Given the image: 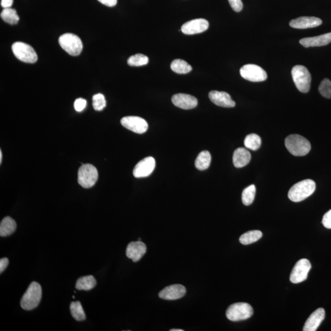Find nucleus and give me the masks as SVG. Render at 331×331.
Masks as SVG:
<instances>
[{
	"mask_svg": "<svg viewBox=\"0 0 331 331\" xmlns=\"http://www.w3.org/2000/svg\"><path fill=\"white\" fill-rule=\"evenodd\" d=\"M233 160L234 166L237 168H241L250 163L251 154L245 148H238L234 152Z\"/></svg>",
	"mask_w": 331,
	"mask_h": 331,
	"instance_id": "412c9836",
	"label": "nucleus"
},
{
	"mask_svg": "<svg viewBox=\"0 0 331 331\" xmlns=\"http://www.w3.org/2000/svg\"><path fill=\"white\" fill-rule=\"evenodd\" d=\"M256 187L251 185L244 190L242 194V201L245 206H250L255 198Z\"/></svg>",
	"mask_w": 331,
	"mask_h": 331,
	"instance_id": "c756f323",
	"label": "nucleus"
},
{
	"mask_svg": "<svg viewBox=\"0 0 331 331\" xmlns=\"http://www.w3.org/2000/svg\"><path fill=\"white\" fill-rule=\"evenodd\" d=\"M321 24L322 20L316 17H300L289 22L290 26L298 29L314 28Z\"/></svg>",
	"mask_w": 331,
	"mask_h": 331,
	"instance_id": "a211bd4d",
	"label": "nucleus"
},
{
	"mask_svg": "<svg viewBox=\"0 0 331 331\" xmlns=\"http://www.w3.org/2000/svg\"><path fill=\"white\" fill-rule=\"evenodd\" d=\"M300 43L305 48L326 46L331 43V33L318 36L303 38L300 40Z\"/></svg>",
	"mask_w": 331,
	"mask_h": 331,
	"instance_id": "aec40b11",
	"label": "nucleus"
},
{
	"mask_svg": "<svg viewBox=\"0 0 331 331\" xmlns=\"http://www.w3.org/2000/svg\"><path fill=\"white\" fill-rule=\"evenodd\" d=\"M96 285V281L92 275H87L79 278L76 284V288L78 290L89 291L94 288Z\"/></svg>",
	"mask_w": 331,
	"mask_h": 331,
	"instance_id": "5701e85b",
	"label": "nucleus"
},
{
	"mask_svg": "<svg viewBox=\"0 0 331 331\" xmlns=\"http://www.w3.org/2000/svg\"><path fill=\"white\" fill-rule=\"evenodd\" d=\"M42 298V286L36 282H32L23 295L20 306L25 310H33L39 305Z\"/></svg>",
	"mask_w": 331,
	"mask_h": 331,
	"instance_id": "7ed1b4c3",
	"label": "nucleus"
},
{
	"mask_svg": "<svg viewBox=\"0 0 331 331\" xmlns=\"http://www.w3.org/2000/svg\"><path fill=\"white\" fill-rule=\"evenodd\" d=\"M138 241H141V238H138Z\"/></svg>",
	"mask_w": 331,
	"mask_h": 331,
	"instance_id": "79ce46f5",
	"label": "nucleus"
},
{
	"mask_svg": "<svg viewBox=\"0 0 331 331\" xmlns=\"http://www.w3.org/2000/svg\"><path fill=\"white\" fill-rule=\"evenodd\" d=\"M319 92L323 97L331 98V82L328 79H324L321 81L319 86Z\"/></svg>",
	"mask_w": 331,
	"mask_h": 331,
	"instance_id": "2f4dec72",
	"label": "nucleus"
},
{
	"mask_svg": "<svg viewBox=\"0 0 331 331\" xmlns=\"http://www.w3.org/2000/svg\"><path fill=\"white\" fill-rule=\"evenodd\" d=\"M209 23L204 19H196L187 22L181 26V31L186 34L203 33L209 28Z\"/></svg>",
	"mask_w": 331,
	"mask_h": 331,
	"instance_id": "ddd939ff",
	"label": "nucleus"
},
{
	"mask_svg": "<svg viewBox=\"0 0 331 331\" xmlns=\"http://www.w3.org/2000/svg\"><path fill=\"white\" fill-rule=\"evenodd\" d=\"M322 224L325 228L331 229V209L324 215Z\"/></svg>",
	"mask_w": 331,
	"mask_h": 331,
	"instance_id": "c9c22d12",
	"label": "nucleus"
},
{
	"mask_svg": "<svg viewBox=\"0 0 331 331\" xmlns=\"http://www.w3.org/2000/svg\"><path fill=\"white\" fill-rule=\"evenodd\" d=\"M12 51L17 59L27 63H34L38 60V55L34 49L27 44L16 42L12 46Z\"/></svg>",
	"mask_w": 331,
	"mask_h": 331,
	"instance_id": "6e6552de",
	"label": "nucleus"
},
{
	"mask_svg": "<svg viewBox=\"0 0 331 331\" xmlns=\"http://www.w3.org/2000/svg\"><path fill=\"white\" fill-rule=\"evenodd\" d=\"M171 331H183V330L180 329H171Z\"/></svg>",
	"mask_w": 331,
	"mask_h": 331,
	"instance_id": "a19ab883",
	"label": "nucleus"
},
{
	"mask_svg": "<svg viewBox=\"0 0 331 331\" xmlns=\"http://www.w3.org/2000/svg\"><path fill=\"white\" fill-rule=\"evenodd\" d=\"M87 105V101L83 98H78L75 102V109L77 112H82Z\"/></svg>",
	"mask_w": 331,
	"mask_h": 331,
	"instance_id": "72a5a7b5",
	"label": "nucleus"
},
{
	"mask_svg": "<svg viewBox=\"0 0 331 331\" xmlns=\"http://www.w3.org/2000/svg\"><path fill=\"white\" fill-rule=\"evenodd\" d=\"M147 251V247L144 243L141 241L132 242L127 246L126 254L128 259H131L133 262H137Z\"/></svg>",
	"mask_w": 331,
	"mask_h": 331,
	"instance_id": "f3484780",
	"label": "nucleus"
},
{
	"mask_svg": "<svg viewBox=\"0 0 331 331\" xmlns=\"http://www.w3.org/2000/svg\"><path fill=\"white\" fill-rule=\"evenodd\" d=\"M2 157H3L2 151L0 150V163H2Z\"/></svg>",
	"mask_w": 331,
	"mask_h": 331,
	"instance_id": "ea45409f",
	"label": "nucleus"
},
{
	"mask_svg": "<svg viewBox=\"0 0 331 331\" xmlns=\"http://www.w3.org/2000/svg\"><path fill=\"white\" fill-rule=\"evenodd\" d=\"M156 162L153 157H148L140 161L134 167L133 175L136 178L149 176L154 171Z\"/></svg>",
	"mask_w": 331,
	"mask_h": 331,
	"instance_id": "f8f14e48",
	"label": "nucleus"
},
{
	"mask_svg": "<svg viewBox=\"0 0 331 331\" xmlns=\"http://www.w3.org/2000/svg\"><path fill=\"white\" fill-rule=\"evenodd\" d=\"M240 74L246 80L259 83L265 81L268 78L267 73L260 66L253 64L243 66L240 69Z\"/></svg>",
	"mask_w": 331,
	"mask_h": 331,
	"instance_id": "1a4fd4ad",
	"label": "nucleus"
},
{
	"mask_svg": "<svg viewBox=\"0 0 331 331\" xmlns=\"http://www.w3.org/2000/svg\"><path fill=\"white\" fill-rule=\"evenodd\" d=\"M285 146L294 156H305L311 150V144L305 137L299 134H291L285 139Z\"/></svg>",
	"mask_w": 331,
	"mask_h": 331,
	"instance_id": "f03ea898",
	"label": "nucleus"
},
{
	"mask_svg": "<svg viewBox=\"0 0 331 331\" xmlns=\"http://www.w3.org/2000/svg\"><path fill=\"white\" fill-rule=\"evenodd\" d=\"M127 62L131 66H143L149 63V58L146 55L137 54L129 58Z\"/></svg>",
	"mask_w": 331,
	"mask_h": 331,
	"instance_id": "7c9ffc66",
	"label": "nucleus"
},
{
	"mask_svg": "<svg viewBox=\"0 0 331 331\" xmlns=\"http://www.w3.org/2000/svg\"><path fill=\"white\" fill-rule=\"evenodd\" d=\"M312 266L309 261L301 259L298 261L290 275L289 279L292 283H300L307 279L308 274Z\"/></svg>",
	"mask_w": 331,
	"mask_h": 331,
	"instance_id": "9d476101",
	"label": "nucleus"
},
{
	"mask_svg": "<svg viewBox=\"0 0 331 331\" xmlns=\"http://www.w3.org/2000/svg\"><path fill=\"white\" fill-rule=\"evenodd\" d=\"M292 79L299 91L302 93H307L311 85V75L306 67L303 65H296L291 71Z\"/></svg>",
	"mask_w": 331,
	"mask_h": 331,
	"instance_id": "20e7f679",
	"label": "nucleus"
},
{
	"mask_svg": "<svg viewBox=\"0 0 331 331\" xmlns=\"http://www.w3.org/2000/svg\"><path fill=\"white\" fill-rule=\"evenodd\" d=\"M316 184L311 179H306L294 185L289 190L288 198L291 201L298 202L305 200L315 192Z\"/></svg>",
	"mask_w": 331,
	"mask_h": 331,
	"instance_id": "f257e3e1",
	"label": "nucleus"
},
{
	"mask_svg": "<svg viewBox=\"0 0 331 331\" xmlns=\"http://www.w3.org/2000/svg\"><path fill=\"white\" fill-rule=\"evenodd\" d=\"M13 5V0H2L1 6L4 8H9Z\"/></svg>",
	"mask_w": 331,
	"mask_h": 331,
	"instance_id": "58836bf2",
	"label": "nucleus"
},
{
	"mask_svg": "<svg viewBox=\"0 0 331 331\" xmlns=\"http://www.w3.org/2000/svg\"><path fill=\"white\" fill-rule=\"evenodd\" d=\"M98 178L97 169L90 164L81 166L78 171V182L85 189H89L95 186Z\"/></svg>",
	"mask_w": 331,
	"mask_h": 331,
	"instance_id": "0eeeda50",
	"label": "nucleus"
},
{
	"mask_svg": "<svg viewBox=\"0 0 331 331\" xmlns=\"http://www.w3.org/2000/svg\"><path fill=\"white\" fill-rule=\"evenodd\" d=\"M171 68L177 74H187L192 70V67L187 61L181 59H176L172 61Z\"/></svg>",
	"mask_w": 331,
	"mask_h": 331,
	"instance_id": "a878e982",
	"label": "nucleus"
},
{
	"mask_svg": "<svg viewBox=\"0 0 331 331\" xmlns=\"http://www.w3.org/2000/svg\"><path fill=\"white\" fill-rule=\"evenodd\" d=\"M209 97L213 103L218 106L230 108L234 107L236 105V102L227 92L211 91L209 93Z\"/></svg>",
	"mask_w": 331,
	"mask_h": 331,
	"instance_id": "2eb2a0df",
	"label": "nucleus"
},
{
	"mask_svg": "<svg viewBox=\"0 0 331 331\" xmlns=\"http://www.w3.org/2000/svg\"><path fill=\"white\" fill-rule=\"evenodd\" d=\"M17 224L14 219L10 216H7L2 219L0 224V236L7 237L16 231Z\"/></svg>",
	"mask_w": 331,
	"mask_h": 331,
	"instance_id": "4be33fe9",
	"label": "nucleus"
},
{
	"mask_svg": "<svg viewBox=\"0 0 331 331\" xmlns=\"http://www.w3.org/2000/svg\"><path fill=\"white\" fill-rule=\"evenodd\" d=\"M98 1L109 7H113L117 4V0H98Z\"/></svg>",
	"mask_w": 331,
	"mask_h": 331,
	"instance_id": "4c0bfd02",
	"label": "nucleus"
},
{
	"mask_svg": "<svg viewBox=\"0 0 331 331\" xmlns=\"http://www.w3.org/2000/svg\"><path fill=\"white\" fill-rule=\"evenodd\" d=\"M58 43L61 48L72 56H78L83 51V42L76 34H63L58 39Z\"/></svg>",
	"mask_w": 331,
	"mask_h": 331,
	"instance_id": "423d86ee",
	"label": "nucleus"
},
{
	"mask_svg": "<svg viewBox=\"0 0 331 331\" xmlns=\"http://www.w3.org/2000/svg\"><path fill=\"white\" fill-rule=\"evenodd\" d=\"M70 311L72 317L76 321H82L86 320V313L84 312L83 306L79 301L72 302L70 304Z\"/></svg>",
	"mask_w": 331,
	"mask_h": 331,
	"instance_id": "bb28decb",
	"label": "nucleus"
},
{
	"mask_svg": "<svg viewBox=\"0 0 331 331\" xmlns=\"http://www.w3.org/2000/svg\"><path fill=\"white\" fill-rule=\"evenodd\" d=\"M253 314V309L250 304L238 303L232 304L228 307L226 315L228 320L239 321L247 320Z\"/></svg>",
	"mask_w": 331,
	"mask_h": 331,
	"instance_id": "39448f33",
	"label": "nucleus"
},
{
	"mask_svg": "<svg viewBox=\"0 0 331 331\" xmlns=\"http://www.w3.org/2000/svg\"><path fill=\"white\" fill-rule=\"evenodd\" d=\"M211 163V155L209 152L204 151L198 155L195 161L196 168L204 171L209 168Z\"/></svg>",
	"mask_w": 331,
	"mask_h": 331,
	"instance_id": "b1692460",
	"label": "nucleus"
},
{
	"mask_svg": "<svg viewBox=\"0 0 331 331\" xmlns=\"http://www.w3.org/2000/svg\"><path fill=\"white\" fill-rule=\"evenodd\" d=\"M261 144H262V139L256 134H248L244 140L245 148L251 151H257L260 149Z\"/></svg>",
	"mask_w": 331,
	"mask_h": 331,
	"instance_id": "c85d7f7f",
	"label": "nucleus"
},
{
	"mask_svg": "<svg viewBox=\"0 0 331 331\" xmlns=\"http://www.w3.org/2000/svg\"><path fill=\"white\" fill-rule=\"evenodd\" d=\"M325 317V311L323 308L316 309L313 312L307 319L305 325H304V331H315L324 320Z\"/></svg>",
	"mask_w": 331,
	"mask_h": 331,
	"instance_id": "6ab92c4d",
	"label": "nucleus"
},
{
	"mask_svg": "<svg viewBox=\"0 0 331 331\" xmlns=\"http://www.w3.org/2000/svg\"><path fill=\"white\" fill-rule=\"evenodd\" d=\"M228 2L234 11L239 13L242 10L243 4L241 0H228Z\"/></svg>",
	"mask_w": 331,
	"mask_h": 331,
	"instance_id": "f704fd0d",
	"label": "nucleus"
},
{
	"mask_svg": "<svg viewBox=\"0 0 331 331\" xmlns=\"http://www.w3.org/2000/svg\"><path fill=\"white\" fill-rule=\"evenodd\" d=\"M186 294V287L180 284H175L166 287L159 292V297L165 300H177L183 298Z\"/></svg>",
	"mask_w": 331,
	"mask_h": 331,
	"instance_id": "4468645a",
	"label": "nucleus"
},
{
	"mask_svg": "<svg viewBox=\"0 0 331 331\" xmlns=\"http://www.w3.org/2000/svg\"><path fill=\"white\" fill-rule=\"evenodd\" d=\"M172 102L175 106L183 109H192L197 106L198 99L195 96L178 93L172 97Z\"/></svg>",
	"mask_w": 331,
	"mask_h": 331,
	"instance_id": "dca6fc26",
	"label": "nucleus"
},
{
	"mask_svg": "<svg viewBox=\"0 0 331 331\" xmlns=\"http://www.w3.org/2000/svg\"><path fill=\"white\" fill-rule=\"evenodd\" d=\"M93 107L95 111H101L104 109L106 105V101L104 96L101 93H98L93 96Z\"/></svg>",
	"mask_w": 331,
	"mask_h": 331,
	"instance_id": "473e14b6",
	"label": "nucleus"
},
{
	"mask_svg": "<svg viewBox=\"0 0 331 331\" xmlns=\"http://www.w3.org/2000/svg\"><path fill=\"white\" fill-rule=\"evenodd\" d=\"M123 127L137 134H143L148 130V122L141 117L136 116L125 117L121 120Z\"/></svg>",
	"mask_w": 331,
	"mask_h": 331,
	"instance_id": "9b49d317",
	"label": "nucleus"
},
{
	"mask_svg": "<svg viewBox=\"0 0 331 331\" xmlns=\"http://www.w3.org/2000/svg\"><path fill=\"white\" fill-rule=\"evenodd\" d=\"M262 236L263 233L260 231H250L242 234L239 238V241L243 245H249L259 241Z\"/></svg>",
	"mask_w": 331,
	"mask_h": 331,
	"instance_id": "393cba45",
	"label": "nucleus"
},
{
	"mask_svg": "<svg viewBox=\"0 0 331 331\" xmlns=\"http://www.w3.org/2000/svg\"><path fill=\"white\" fill-rule=\"evenodd\" d=\"M1 17L5 22L10 25H16L19 20L16 10L11 8H4L1 13Z\"/></svg>",
	"mask_w": 331,
	"mask_h": 331,
	"instance_id": "cd10ccee",
	"label": "nucleus"
},
{
	"mask_svg": "<svg viewBox=\"0 0 331 331\" xmlns=\"http://www.w3.org/2000/svg\"><path fill=\"white\" fill-rule=\"evenodd\" d=\"M9 265V260L7 258H4L0 260V272L2 273Z\"/></svg>",
	"mask_w": 331,
	"mask_h": 331,
	"instance_id": "e433bc0d",
	"label": "nucleus"
}]
</instances>
